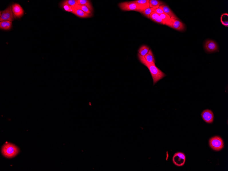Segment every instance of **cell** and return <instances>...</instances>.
Instances as JSON below:
<instances>
[{
  "mask_svg": "<svg viewBox=\"0 0 228 171\" xmlns=\"http://www.w3.org/2000/svg\"><path fill=\"white\" fill-rule=\"evenodd\" d=\"M138 57L141 63L149 69L152 78L154 85L166 76V74L158 69L155 64L148 63L144 57L141 56L139 54H138Z\"/></svg>",
  "mask_w": 228,
  "mask_h": 171,
  "instance_id": "6da1fadb",
  "label": "cell"
},
{
  "mask_svg": "<svg viewBox=\"0 0 228 171\" xmlns=\"http://www.w3.org/2000/svg\"><path fill=\"white\" fill-rule=\"evenodd\" d=\"M2 154L5 157L11 158L18 154L19 149L16 146L11 143H6L3 146L1 149Z\"/></svg>",
  "mask_w": 228,
  "mask_h": 171,
  "instance_id": "7a4b0ae2",
  "label": "cell"
},
{
  "mask_svg": "<svg viewBox=\"0 0 228 171\" xmlns=\"http://www.w3.org/2000/svg\"><path fill=\"white\" fill-rule=\"evenodd\" d=\"M118 6L119 8L124 11H134L141 13L144 11L137 4L133 2V1L119 3Z\"/></svg>",
  "mask_w": 228,
  "mask_h": 171,
  "instance_id": "3957f363",
  "label": "cell"
},
{
  "mask_svg": "<svg viewBox=\"0 0 228 171\" xmlns=\"http://www.w3.org/2000/svg\"><path fill=\"white\" fill-rule=\"evenodd\" d=\"M210 147L215 151H219L224 147L223 142L222 139L219 136H215L211 138L209 141Z\"/></svg>",
  "mask_w": 228,
  "mask_h": 171,
  "instance_id": "277c9868",
  "label": "cell"
},
{
  "mask_svg": "<svg viewBox=\"0 0 228 171\" xmlns=\"http://www.w3.org/2000/svg\"><path fill=\"white\" fill-rule=\"evenodd\" d=\"M165 25L179 31H183L185 30V25L178 19L170 18L167 21Z\"/></svg>",
  "mask_w": 228,
  "mask_h": 171,
  "instance_id": "5b68a950",
  "label": "cell"
},
{
  "mask_svg": "<svg viewBox=\"0 0 228 171\" xmlns=\"http://www.w3.org/2000/svg\"><path fill=\"white\" fill-rule=\"evenodd\" d=\"M14 16L11 6H9L6 9L1 11L0 21H8L12 22L14 20Z\"/></svg>",
  "mask_w": 228,
  "mask_h": 171,
  "instance_id": "8992f818",
  "label": "cell"
},
{
  "mask_svg": "<svg viewBox=\"0 0 228 171\" xmlns=\"http://www.w3.org/2000/svg\"><path fill=\"white\" fill-rule=\"evenodd\" d=\"M172 161L174 164L177 166H182L186 162V156L182 153H176L174 155Z\"/></svg>",
  "mask_w": 228,
  "mask_h": 171,
  "instance_id": "52a82bcc",
  "label": "cell"
},
{
  "mask_svg": "<svg viewBox=\"0 0 228 171\" xmlns=\"http://www.w3.org/2000/svg\"><path fill=\"white\" fill-rule=\"evenodd\" d=\"M11 7L14 16L15 17L20 18L23 15L24 10L19 4L15 3L12 5Z\"/></svg>",
  "mask_w": 228,
  "mask_h": 171,
  "instance_id": "ba28073f",
  "label": "cell"
},
{
  "mask_svg": "<svg viewBox=\"0 0 228 171\" xmlns=\"http://www.w3.org/2000/svg\"><path fill=\"white\" fill-rule=\"evenodd\" d=\"M201 115L203 120L208 123H213L214 119V115L213 112L211 110H204L201 114Z\"/></svg>",
  "mask_w": 228,
  "mask_h": 171,
  "instance_id": "9c48e42d",
  "label": "cell"
},
{
  "mask_svg": "<svg viewBox=\"0 0 228 171\" xmlns=\"http://www.w3.org/2000/svg\"><path fill=\"white\" fill-rule=\"evenodd\" d=\"M205 48L208 52H212L218 50V46L216 43L212 40H208L205 44Z\"/></svg>",
  "mask_w": 228,
  "mask_h": 171,
  "instance_id": "30bf717a",
  "label": "cell"
},
{
  "mask_svg": "<svg viewBox=\"0 0 228 171\" xmlns=\"http://www.w3.org/2000/svg\"><path fill=\"white\" fill-rule=\"evenodd\" d=\"M159 8L162 10L164 13L170 16V18L178 19L179 20L178 18L176 16L170 7L168 6H167L165 4L162 5L160 6Z\"/></svg>",
  "mask_w": 228,
  "mask_h": 171,
  "instance_id": "8fae6325",
  "label": "cell"
},
{
  "mask_svg": "<svg viewBox=\"0 0 228 171\" xmlns=\"http://www.w3.org/2000/svg\"><path fill=\"white\" fill-rule=\"evenodd\" d=\"M71 12L80 18H88L92 16V15L85 13L81 10L75 8L74 7L72 8Z\"/></svg>",
  "mask_w": 228,
  "mask_h": 171,
  "instance_id": "7c38bea8",
  "label": "cell"
},
{
  "mask_svg": "<svg viewBox=\"0 0 228 171\" xmlns=\"http://www.w3.org/2000/svg\"><path fill=\"white\" fill-rule=\"evenodd\" d=\"M149 0H136L133 1V2L136 3L144 11L146 9L150 7L149 5Z\"/></svg>",
  "mask_w": 228,
  "mask_h": 171,
  "instance_id": "4fadbf2b",
  "label": "cell"
},
{
  "mask_svg": "<svg viewBox=\"0 0 228 171\" xmlns=\"http://www.w3.org/2000/svg\"><path fill=\"white\" fill-rule=\"evenodd\" d=\"M164 4L163 2L158 0H149V5L150 7L156 9L159 8L160 6Z\"/></svg>",
  "mask_w": 228,
  "mask_h": 171,
  "instance_id": "5bb4252c",
  "label": "cell"
},
{
  "mask_svg": "<svg viewBox=\"0 0 228 171\" xmlns=\"http://www.w3.org/2000/svg\"><path fill=\"white\" fill-rule=\"evenodd\" d=\"M12 26V22L10 21H4L0 22V28L4 30H9Z\"/></svg>",
  "mask_w": 228,
  "mask_h": 171,
  "instance_id": "9a60e30c",
  "label": "cell"
},
{
  "mask_svg": "<svg viewBox=\"0 0 228 171\" xmlns=\"http://www.w3.org/2000/svg\"><path fill=\"white\" fill-rule=\"evenodd\" d=\"M145 60L149 63L155 64L156 60L153 55L152 51L151 49L149 50L148 53L144 57Z\"/></svg>",
  "mask_w": 228,
  "mask_h": 171,
  "instance_id": "2e32d148",
  "label": "cell"
},
{
  "mask_svg": "<svg viewBox=\"0 0 228 171\" xmlns=\"http://www.w3.org/2000/svg\"><path fill=\"white\" fill-rule=\"evenodd\" d=\"M76 4L86 6L88 7L92 11L93 10L90 1H88V0H76Z\"/></svg>",
  "mask_w": 228,
  "mask_h": 171,
  "instance_id": "e0dca14e",
  "label": "cell"
},
{
  "mask_svg": "<svg viewBox=\"0 0 228 171\" xmlns=\"http://www.w3.org/2000/svg\"><path fill=\"white\" fill-rule=\"evenodd\" d=\"M149 51V48L146 45L142 46L138 50V54L142 57H145Z\"/></svg>",
  "mask_w": 228,
  "mask_h": 171,
  "instance_id": "ac0fdd59",
  "label": "cell"
},
{
  "mask_svg": "<svg viewBox=\"0 0 228 171\" xmlns=\"http://www.w3.org/2000/svg\"><path fill=\"white\" fill-rule=\"evenodd\" d=\"M74 8L79 9L81 10L83 12L90 15H92V11L88 7L83 5H79L77 4L75 5Z\"/></svg>",
  "mask_w": 228,
  "mask_h": 171,
  "instance_id": "d6986e66",
  "label": "cell"
},
{
  "mask_svg": "<svg viewBox=\"0 0 228 171\" xmlns=\"http://www.w3.org/2000/svg\"><path fill=\"white\" fill-rule=\"evenodd\" d=\"M228 14L224 13L222 14L220 17L221 22L222 25L226 27H228Z\"/></svg>",
  "mask_w": 228,
  "mask_h": 171,
  "instance_id": "ffe728a7",
  "label": "cell"
},
{
  "mask_svg": "<svg viewBox=\"0 0 228 171\" xmlns=\"http://www.w3.org/2000/svg\"><path fill=\"white\" fill-rule=\"evenodd\" d=\"M154 9L149 7L146 9L141 13L142 15L150 19V15L152 12L154 11Z\"/></svg>",
  "mask_w": 228,
  "mask_h": 171,
  "instance_id": "44dd1931",
  "label": "cell"
},
{
  "mask_svg": "<svg viewBox=\"0 0 228 171\" xmlns=\"http://www.w3.org/2000/svg\"><path fill=\"white\" fill-rule=\"evenodd\" d=\"M62 4L67 5L73 8L76 4V0H67L64 1Z\"/></svg>",
  "mask_w": 228,
  "mask_h": 171,
  "instance_id": "7402d4cb",
  "label": "cell"
},
{
  "mask_svg": "<svg viewBox=\"0 0 228 171\" xmlns=\"http://www.w3.org/2000/svg\"><path fill=\"white\" fill-rule=\"evenodd\" d=\"M159 16L165 23H166L167 21L169 20L170 19V16L165 13L161 14Z\"/></svg>",
  "mask_w": 228,
  "mask_h": 171,
  "instance_id": "603a6c76",
  "label": "cell"
},
{
  "mask_svg": "<svg viewBox=\"0 0 228 171\" xmlns=\"http://www.w3.org/2000/svg\"><path fill=\"white\" fill-rule=\"evenodd\" d=\"M159 15L154 11H153L150 14V19L151 20L154 21L157 17L159 16Z\"/></svg>",
  "mask_w": 228,
  "mask_h": 171,
  "instance_id": "cb8c5ba5",
  "label": "cell"
},
{
  "mask_svg": "<svg viewBox=\"0 0 228 171\" xmlns=\"http://www.w3.org/2000/svg\"><path fill=\"white\" fill-rule=\"evenodd\" d=\"M154 21L155 22L158 23L160 24L163 25H165V24L164 22L162 19L161 18V17H160V16L157 17L156 19H154Z\"/></svg>",
  "mask_w": 228,
  "mask_h": 171,
  "instance_id": "d4e9b609",
  "label": "cell"
},
{
  "mask_svg": "<svg viewBox=\"0 0 228 171\" xmlns=\"http://www.w3.org/2000/svg\"><path fill=\"white\" fill-rule=\"evenodd\" d=\"M154 11L156 12V13L158 14L159 15H161V14L164 13V12L163 11V10L159 8H158L157 9H154Z\"/></svg>",
  "mask_w": 228,
  "mask_h": 171,
  "instance_id": "484cf974",
  "label": "cell"
}]
</instances>
